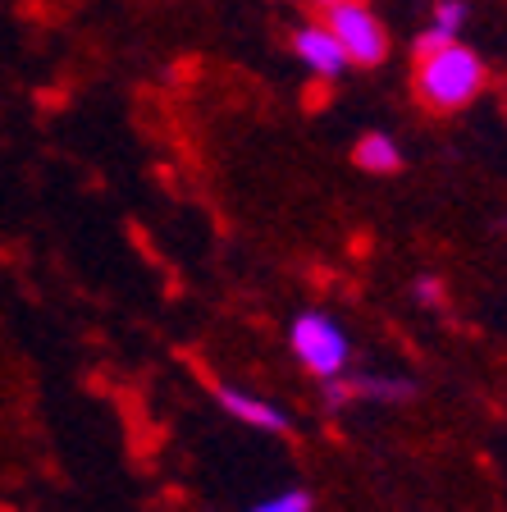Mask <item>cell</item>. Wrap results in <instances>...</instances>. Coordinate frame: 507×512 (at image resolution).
<instances>
[{
  "label": "cell",
  "instance_id": "cell-7",
  "mask_svg": "<svg viewBox=\"0 0 507 512\" xmlns=\"http://www.w3.org/2000/svg\"><path fill=\"white\" fill-rule=\"evenodd\" d=\"M352 160H357V170H366V174H393L402 165V151L389 133H361L357 147H352Z\"/></svg>",
  "mask_w": 507,
  "mask_h": 512
},
{
  "label": "cell",
  "instance_id": "cell-2",
  "mask_svg": "<svg viewBox=\"0 0 507 512\" xmlns=\"http://www.w3.org/2000/svg\"><path fill=\"white\" fill-rule=\"evenodd\" d=\"M288 343H293V357L307 366L316 380H329V375H343L348 371V357H352V343L343 334L334 316L325 311H302V316L288 325Z\"/></svg>",
  "mask_w": 507,
  "mask_h": 512
},
{
  "label": "cell",
  "instance_id": "cell-10",
  "mask_svg": "<svg viewBox=\"0 0 507 512\" xmlns=\"http://www.w3.org/2000/svg\"><path fill=\"white\" fill-rule=\"evenodd\" d=\"M320 394H325V407H334V412H338V407H348L352 398H357V394H352V380H343V375L320 380Z\"/></svg>",
  "mask_w": 507,
  "mask_h": 512
},
{
  "label": "cell",
  "instance_id": "cell-12",
  "mask_svg": "<svg viewBox=\"0 0 507 512\" xmlns=\"http://www.w3.org/2000/svg\"><path fill=\"white\" fill-rule=\"evenodd\" d=\"M316 5H320V10H325V5H334V0H316Z\"/></svg>",
  "mask_w": 507,
  "mask_h": 512
},
{
  "label": "cell",
  "instance_id": "cell-9",
  "mask_svg": "<svg viewBox=\"0 0 507 512\" xmlns=\"http://www.w3.org/2000/svg\"><path fill=\"white\" fill-rule=\"evenodd\" d=\"M247 512H311V494L307 490H284V494L256 503V508H247Z\"/></svg>",
  "mask_w": 507,
  "mask_h": 512
},
{
  "label": "cell",
  "instance_id": "cell-3",
  "mask_svg": "<svg viewBox=\"0 0 507 512\" xmlns=\"http://www.w3.org/2000/svg\"><path fill=\"white\" fill-rule=\"evenodd\" d=\"M325 28L338 37V46L348 51L352 64L361 69H375L389 55V32H384L380 14L370 10L366 0H334L325 5Z\"/></svg>",
  "mask_w": 507,
  "mask_h": 512
},
{
  "label": "cell",
  "instance_id": "cell-1",
  "mask_svg": "<svg viewBox=\"0 0 507 512\" xmlns=\"http://www.w3.org/2000/svg\"><path fill=\"white\" fill-rule=\"evenodd\" d=\"M485 87V60L471 46L448 42L430 55H416V96L430 110H462Z\"/></svg>",
  "mask_w": 507,
  "mask_h": 512
},
{
  "label": "cell",
  "instance_id": "cell-4",
  "mask_svg": "<svg viewBox=\"0 0 507 512\" xmlns=\"http://www.w3.org/2000/svg\"><path fill=\"white\" fill-rule=\"evenodd\" d=\"M293 55L307 64L316 78H338L352 64L348 51L338 46V37L325 28V23H302V28L293 32Z\"/></svg>",
  "mask_w": 507,
  "mask_h": 512
},
{
  "label": "cell",
  "instance_id": "cell-11",
  "mask_svg": "<svg viewBox=\"0 0 507 512\" xmlns=\"http://www.w3.org/2000/svg\"><path fill=\"white\" fill-rule=\"evenodd\" d=\"M412 293H416V302H425V307H434V302L444 298V284H439V279H434V275H421V279H416V284H412Z\"/></svg>",
  "mask_w": 507,
  "mask_h": 512
},
{
  "label": "cell",
  "instance_id": "cell-5",
  "mask_svg": "<svg viewBox=\"0 0 507 512\" xmlns=\"http://www.w3.org/2000/svg\"><path fill=\"white\" fill-rule=\"evenodd\" d=\"M215 403L233 416V421H243L252 430H265V435H284L288 430V412H279L275 403H265L256 394H243V389H233V384H211Z\"/></svg>",
  "mask_w": 507,
  "mask_h": 512
},
{
  "label": "cell",
  "instance_id": "cell-8",
  "mask_svg": "<svg viewBox=\"0 0 507 512\" xmlns=\"http://www.w3.org/2000/svg\"><path fill=\"white\" fill-rule=\"evenodd\" d=\"M352 394L370 398V403H407V398L416 394V384L402 380V375H357V380H352Z\"/></svg>",
  "mask_w": 507,
  "mask_h": 512
},
{
  "label": "cell",
  "instance_id": "cell-6",
  "mask_svg": "<svg viewBox=\"0 0 507 512\" xmlns=\"http://www.w3.org/2000/svg\"><path fill=\"white\" fill-rule=\"evenodd\" d=\"M462 23H466L462 0H439V5H434L430 28L416 37V55H430V51H439V46H448V42H462Z\"/></svg>",
  "mask_w": 507,
  "mask_h": 512
}]
</instances>
